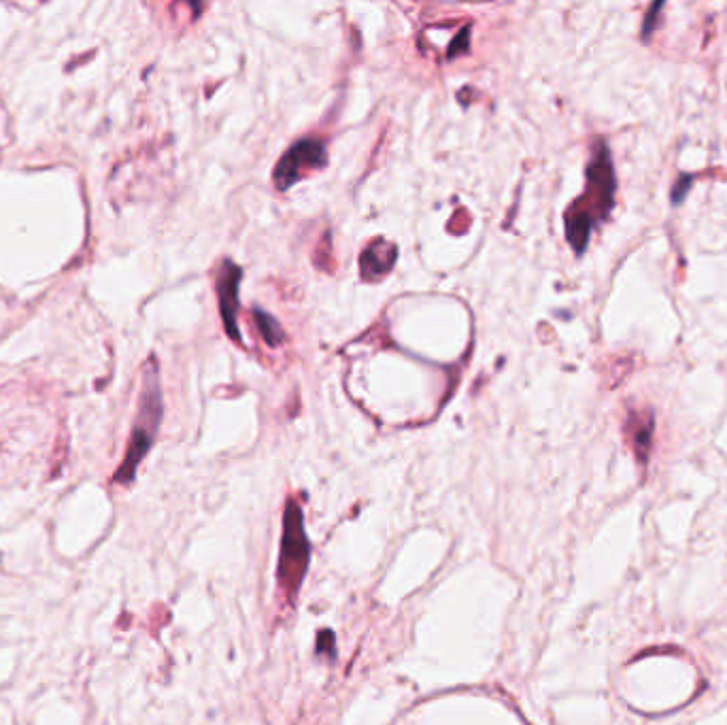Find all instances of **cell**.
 I'll list each match as a JSON object with an SVG mask.
<instances>
[{"instance_id": "6da1fadb", "label": "cell", "mask_w": 727, "mask_h": 725, "mask_svg": "<svg viewBox=\"0 0 727 725\" xmlns=\"http://www.w3.org/2000/svg\"><path fill=\"white\" fill-rule=\"evenodd\" d=\"M615 168L611 151L604 141H598L587 166V188L566 211V239L574 254H583L589 245L594 228L611 215L615 205Z\"/></svg>"}, {"instance_id": "7a4b0ae2", "label": "cell", "mask_w": 727, "mask_h": 725, "mask_svg": "<svg viewBox=\"0 0 727 725\" xmlns=\"http://www.w3.org/2000/svg\"><path fill=\"white\" fill-rule=\"evenodd\" d=\"M160 419H162V390H160V381H158L156 362L151 360L147 373H145V387H143V396H141V409H139L137 424H134V430L130 436L126 458H124L122 466L115 472L117 483L126 485L134 479V475H137V468H139L141 460L145 458L151 445H154Z\"/></svg>"}, {"instance_id": "3957f363", "label": "cell", "mask_w": 727, "mask_h": 725, "mask_svg": "<svg viewBox=\"0 0 727 725\" xmlns=\"http://www.w3.org/2000/svg\"><path fill=\"white\" fill-rule=\"evenodd\" d=\"M311 564V543L304 532L302 509L296 500H290L283 515V536L281 553L277 562V581L281 592L290 602H296L298 589L302 585Z\"/></svg>"}, {"instance_id": "277c9868", "label": "cell", "mask_w": 727, "mask_h": 725, "mask_svg": "<svg viewBox=\"0 0 727 725\" xmlns=\"http://www.w3.org/2000/svg\"><path fill=\"white\" fill-rule=\"evenodd\" d=\"M328 164L326 156V145L319 139H300L290 149L285 151V156L279 160L275 168V185L277 190L292 188V183L302 179L307 173L315 171V168H324Z\"/></svg>"}, {"instance_id": "5b68a950", "label": "cell", "mask_w": 727, "mask_h": 725, "mask_svg": "<svg viewBox=\"0 0 727 725\" xmlns=\"http://www.w3.org/2000/svg\"><path fill=\"white\" fill-rule=\"evenodd\" d=\"M243 279L241 268L230 260H224L217 273V298L219 313L224 319V328L232 336V341L241 343V332L236 326V311H239V283Z\"/></svg>"}, {"instance_id": "8992f818", "label": "cell", "mask_w": 727, "mask_h": 725, "mask_svg": "<svg viewBox=\"0 0 727 725\" xmlns=\"http://www.w3.org/2000/svg\"><path fill=\"white\" fill-rule=\"evenodd\" d=\"M394 262H396V247L392 243L377 241L373 245H368V249L364 251L362 260H360L362 277L368 281L379 279L387 271H392Z\"/></svg>"}, {"instance_id": "52a82bcc", "label": "cell", "mask_w": 727, "mask_h": 725, "mask_svg": "<svg viewBox=\"0 0 727 725\" xmlns=\"http://www.w3.org/2000/svg\"><path fill=\"white\" fill-rule=\"evenodd\" d=\"M630 426H634L632 428V445H634L638 460L647 462L651 441H653V415H651V411L636 415V419L632 417Z\"/></svg>"}, {"instance_id": "ba28073f", "label": "cell", "mask_w": 727, "mask_h": 725, "mask_svg": "<svg viewBox=\"0 0 727 725\" xmlns=\"http://www.w3.org/2000/svg\"><path fill=\"white\" fill-rule=\"evenodd\" d=\"M253 317H256V324H258V330L262 332V339H264L270 347H277V345H281V343H283L285 334H283L281 326L275 322L273 317H270V315H268V313H264V311H260V309L253 311Z\"/></svg>"}, {"instance_id": "9c48e42d", "label": "cell", "mask_w": 727, "mask_h": 725, "mask_svg": "<svg viewBox=\"0 0 727 725\" xmlns=\"http://www.w3.org/2000/svg\"><path fill=\"white\" fill-rule=\"evenodd\" d=\"M662 9H664V3H653V5L649 7L647 18H645V22H642V39H649V37H651L653 26H655V22H657V11H662Z\"/></svg>"}, {"instance_id": "30bf717a", "label": "cell", "mask_w": 727, "mask_h": 725, "mask_svg": "<svg viewBox=\"0 0 727 725\" xmlns=\"http://www.w3.org/2000/svg\"><path fill=\"white\" fill-rule=\"evenodd\" d=\"M328 647L334 651V634L330 630H321L317 638V653H326Z\"/></svg>"}]
</instances>
